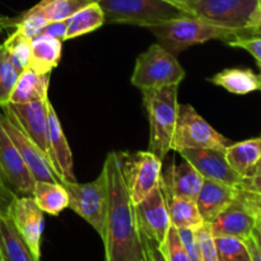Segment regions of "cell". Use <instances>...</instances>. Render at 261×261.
<instances>
[{"instance_id": "obj_1", "label": "cell", "mask_w": 261, "mask_h": 261, "mask_svg": "<svg viewBox=\"0 0 261 261\" xmlns=\"http://www.w3.org/2000/svg\"><path fill=\"white\" fill-rule=\"evenodd\" d=\"M109 184V211L102 239L106 261H143L147 246L135 216L134 203L125 185L116 152H110L103 163Z\"/></svg>"}, {"instance_id": "obj_2", "label": "cell", "mask_w": 261, "mask_h": 261, "mask_svg": "<svg viewBox=\"0 0 261 261\" xmlns=\"http://www.w3.org/2000/svg\"><path fill=\"white\" fill-rule=\"evenodd\" d=\"M145 28L157 37L161 46L175 56L190 46L211 40L224 41L227 43L239 35L236 31L212 24L194 15L153 23Z\"/></svg>"}, {"instance_id": "obj_3", "label": "cell", "mask_w": 261, "mask_h": 261, "mask_svg": "<svg viewBox=\"0 0 261 261\" xmlns=\"http://www.w3.org/2000/svg\"><path fill=\"white\" fill-rule=\"evenodd\" d=\"M178 86L143 89V106L149 121V150L161 161L171 150L178 114Z\"/></svg>"}, {"instance_id": "obj_4", "label": "cell", "mask_w": 261, "mask_h": 261, "mask_svg": "<svg viewBox=\"0 0 261 261\" xmlns=\"http://www.w3.org/2000/svg\"><path fill=\"white\" fill-rule=\"evenodd\" d=\"M98 4L106 22L144 28L153 23L193 15L180 5L166 0H99Z\"/></svg>"}, {"instance_id": "obj_5", "label": "cell", "mask_w": 261, "mask_h": 261, "mask_svg": "<svg viewBox=\"0 0 261 261\" xmlns=\"http://www.w3.org/2000/svg\"><path fill=\"white\" fill-rule=\"evenodd\" d=\"M185 75L176 56L157 42L138 56L130 81L133 86L143 91L178 86Z\"/></svg>"}, {"instance_id": "obj_6", "label": "cell", "mask_w": 261, "mask_h": 261, "mask_svg": "<svg viewBox=\"0 0 261 261\" xmlns=\"http://www.w3.org/2000/svg\"><path fill=\"white\" fill-rule=\"evenodd\" d=\"M61 184L68 193V208L91 224L99 237L103 239L109 211V184L103 168L92 182L65 181Z\"/></svg>"}, {"instance_id": "obj_7", "label": "cell", "mask_w": 261, "mask_h": 261, "mask_svg": "<svg viewBox=\"0 0 261 261\" xmlns=\"http://www.w3.org/2000/svg\"><path fill=\"white\" fill-rule=\"evenodd\" d=\"M231 144V140L217 132L191 105H178L177 121L171 142V150H226Z\"/></svg>"}, {"instance_id": "obj_8", "label": "cell", "mask_w": 261, "mask_h": 261, "mask_svg": "<svg viewBox=\"0 0 261 261\" xmlns=\"http://www.w3.org/2000/svg\"><path fill=\"white\" fill-rule=\"evenodd\" d=\"M116 155L133 203H140L160 185L162 161L150 150L116 152Z\"/></svg>"}, {"instance_id": "obj_9", "label": "cell", "mask_w": 261, "mask_h": 261, "mask_svg": "<svg viewBox=\"0 0 261 261\" xmlns=\"http://www.w3.org/2000/svg\"><path fill=\"white\" fill-rule=\"evenodd\" d=\"M260 214L261 195L239 188L236 199L208 224L214 237L233 236L246 240L254 232Z\"/></svg>"}, {"instance_id": "obj_10", "label": "cell", "mask_w": 261, "mask_h": 261, "mask_svg": "<svg viewBox=\"0 0 261 261\" xmlns=\"http://www.w3.org/2000/svg\"><path fill=\"white\" fill-rule=\"evenodd\" d=\"M260 8L261 0H196L188 10L194 17L240 35Z\"/></svg>"}, {"instance_id": "obj_11", "label": "cell", "mask_w": 261, "mask_h": 261, "mask_svg": "<svg viewBox=\"0 0 261 261\" xmlns=\"http://www.w3.org/2000/svg\"><path fill=\"white\" fill-rule=\"evenodd\" d=\"M46 101L28 102V103H7L2 109L3 114L12 117L17 122L18 126L24 132V134L37 145L38 149L51 163L58 177L60 178L58 168H56L55 158H54L53 150L50 147V142H48Z\"/></svg>"}, {"instance_id": "obj_12", "label": "cell", "mask_w": 261, "mask_h": 261, "mask_svg": "<svg viewBox=\"0 0 261 261\" xmlns=\"http://www.w3.org/2000/svg\"><path fill=\"white\" fill-rule=\"evenodd\" d=\"M134 208L143 241L160 247L171 227L167 205L160 185L140 203L134 204Z\"/></svg>"}, {"instance_id": "obj_13", "label": "cell", "mask_w": 261, "mask_h": 261, "mask_svg": "<svg viewBox=\"0 0 261 261\" xmlns=\"http://www.w3.org/2000/svg\"><path fill=\"white\" fill-rule=\"evenodd\" d=\"M7 214L18 233L28 245L32 254L41 259V240L43 232V212L32 196H14L7 209Z\"/></svg>"}, {"instance_id": "obj_14", "label": "cell", "mask_w": 261, "mask_h": 261, "mask_svg": "<svg viewBox=\"0 0 261 261\" xmlns=\"http://www.w3.org/2000/svg\"><path fill=\"white\" fill-rule=\"evenodd\" d=\"M0 124L4 127L7 134L14 143L18 152L22 155L23 161L30 168L35 181H48V182H60V178L56 175L55 170L37 148V145L24 134L22 129L12 117L0 112Z\"/></svg>"}, {"instance_id": "obj_15", "label": "cell", "mask_w": 261, "mask_h": 261, "mask_svg": "<svg viewBox=\"0 0 261 261\" xmlns=\"http://www.w3.org/2000/svg\"><path fill=\"white\" fill-rule=\"evenodd\" d=\"M0 171L5 182L9 184L15 193L23 196H32L35 177L2 124H0Z\"/></svg>"}, {"instance_id": "obj_16", "label": "cell", "mask_w": 261, "mask_h": 261, "mask_svg": "<svg viewBox=\"0 0 261 261\" xmlns=\"http://www.w3.org/2000/svg\"><path fill=\"white\" fill-rule=\"evenodd\" d=\"M204 178L218 181L229 186H237L242 180L226 160L224 150L216 149H184L178 152Z\"/></svg>"}, {"instance_id": "obj_17", "label": "cell", "mask_w": 261, "mask_h": 261, "mask_svg": "<svg viewBox=\"0 0 261 261\" xmlns=\"http://www.w3.org/2000/svg\"><path fill=\"white\" fill-rule=\"evenodd\" d=\"M46 107H47V129H48V142H50L51 150H53L54 158H55L56 168H58L59 176H60L61 182L65 181L75 180L74 175V162L71 149L69 147V143L66 140L65 134L63 132V126L54 110L51 102L46 101Z\"/></svg>"}, {"instance_id": "obj_18", "label": "cell", "mask_w": 261, "mask_h": 261, "mask_svg": "<svg viewBox=\"0 0 261 261\" xmlns=\"http://www.w3.org/2000/svg\"><path fill=\"white\" fill-rule=\"evenodd\" d=\"M237 194H239L237 186H229L218 181L204 178L203 186L195 199L198 211L204 223H211L236 199Z\"/></svg>"}, {"instance_id": "obj_19", "label": "cell", "mask_w": 261, "mask_h": 261, "mask_svg": "<svg viewBox=\"0 0 261 261\" xmlns=\"http://www.w3.org/2000/svg\"><path fill=\"white\" fill-rule=\"evenodd\" d=\"M161 182L175 195L195 200L203 186L204 177L185 161L181 165L170 163L166 172L161 176Z\"/></svg>"}, {"instance_id": "obj_20", "label": "cell", "mask_w": 261, "mask_h": 261, "mask_svg": "<svg viewBox=\"0 0 261 261\" xmlns=\"http://www.w3.org/2000/svg\"><path fill=\"white\" fill-rule=\"evenodd\" d=\"M160 188L165 196L171 226L175 227L176 229H193V231L203 226L204 221L194 199L175 195L170 190H167L161 181Z\"/></svg>"}, {"instance_id": "obj_21", "label": "cell", "mask_w": 261, "mask_h": 261, "mask_svg": "<svg viewBox=\"0 0 261 261\" xmlns=\"http://www.w3.org/2000/svg\"><path fill=\"white\" fill-rule=\"evenodd\" d=\"M63 41L46 35H37L32 38V50L28 66L25 69L38 74H48L61 60Z\"/></svg>"}, {"instance_id": "obj_22", "label": "cell", "mask_w": 261, "mask_h": 261, "mask_svg": "<svg viewBox=\"0 0 261 261\" xmlns=\"http://www.w3.org/2000/svg\"><path fill=\"white\" fill-rule=\"evenodd\" d=\"M50 75L51 73L38 74L30 69H24L13 88L9 103L46 101L48 98Z\"/></svg>"}, {"instance_id": "obj_23", "label": "cell", "mask_w": 261, "mask_h": 261, "mask_svg": "<svg viewBox=\"0 0 261 261\" xmlns=\"http://www.w3.org/2000/svg\"><path fill=\"white\" fill-rule=\"evenodd\" d=\"M0 261H40L18 233L7 213H0Z\"/></svg>"}, {"instance_id": "obj_24", "label": "cell", "mask_w": 261, "mask_h": 261, "mask_svg": "<svg viewBox=\"0 0 261 261\" xmlns=\"http://www.w3.org/2000/svg\"><path fill=\"white\" fill-rule=\"evenodd\" d=\"M228 165L242 177L251 176L261 160V137L232 143L224 150Z\"/></svg>"}, {"instance_id": "obj_25", "label": "cell", "mask_w": 261, "mask_h": 261, "mask_svg": "<svg viewBox=\"0 0 261 261\" xmlns=\"http://www.w3.org/2000/svg\"><path fill=\"white\" fill-rule=\"evenodd\" d=\"M208 81L233 94H247L256 91L261 92V74L254 73L251 69H224L209 78Z\"/></svg>"}, {"instance_id": "obj_26", "label": "cell", "mask_w": 261, "mask_h": 261, "mask_svg": "<svg viewBox=\"0 0 261 261\" xmlns=\"http://www.w3.org/2000/svg\"><path fill=\"white\" fill-rule=\"evenodd\" d=\"M32 198L38 208L50 216H59L64 209L68 208V193L61 182L35 181Z\"/></svg>"}, {"instance_id": "obj_27", "label": "cell", "mask_w": 261, "mask_h": 261, "mask_svg": "<svg viewBox=\"0 0 261 261\" xmlns=\"http://www.w3.org/2000/svg\"><path fill=\"white\" fill-rule=\"evenodd\" d=\"M66 22H68V30H66L65 40H73L79 36L98 30L106 23V19H105L103 10L98 3H89L75 14L68 18Z\"/></svg>"}, {"instance_id": "obj_28", "label": "cell", "mask_w": 261, "mask_h": 261, "mask_svg": "<svg viewBox=\"0 0 261 261\" xmlns=\"http://www.w3.org/2000/svg\"><path fill=\"white\" fill-rule=\"evenodd\" d=\"M89 0H41L35 7L48 22L65 20L88 5Z\"/></svg>"}, {"instance_id": "obj_29", "label": "cell", "mask_w": 261, "mask_h": 261, "mask_svg": "<svg viewBox=\"0 0 261 261\" xmlns=\"http://www.w3.org/2000/svg\"><path fill=\"white\" fill-rule=\"evenodd\" d=\"M48 23V20L40 13L36 7H32L27 12L22 13L19 17L15 18H2L3 28L14 27L19 32L27 37L33 38L41 32L43 27Z\"/></svg>"}, {"instance_id": "obj_30", "label": "cell", "mask_w": 261, "mask_h": 261, "mask_svg": "<svg viewBox=\"0 0 261 261\" xmlns=\"http://www.w3.org/2000/svg\"><path fill=\"white\" fill-rule=\"evenodd\" d=\"M20 73L22 70L15 66L4 46L0 45V107L9 103L10 94Z\"/></svg>"}, {"instance_id": "obj_31", "label": "cell", "mask_w": 261, "mask_h": 261, "mask_svg": "<svg viewBox=\"0 0 261 261\" xmlns=\"http://www.w3.org/2000/svg\"><path fill=\"white\" fill-rule=\"evenodd\" d=\"M3 46L8 51L15 66L22 71L24 70L28 66V63H30L31 50H32V38L27 37L22 32L15 30L4 41Z\"/></svg>"}, {"instance_id": "obj_32", "label": "cell", "mask_w": 261, "mask_h": 261, "mask_svg": "<svg viewBox=\"0 0 261 261\" xmlns=\"http://www.w3.org/2000/svg\"><path fill=\"white\" fill-rule=\"evenodd\" d=\"M219 261H251L244 240L233 236L214 237Z\"/></svg>"}, {"instance_id": "obj_33", "label": "cell", "mask_w": 261, "mask_h": 261, "mask_svg": "<svg viewBox=\"0 0 261 261\" xmlns=\"http://www.w3.org/2000/svg\"><path fill=\"white\" fill-rule=\"evenodd\" d=\"M158 249L162 252L166 261H190L188 251L178 236L177 229L173 226L170 227L165 242Z\"/></svg>"}, {"instance_id": "obj_34", "label": "cell", "mask_w": 261, "mask_h": 261, "mask_svg": "<svg viewBox=\"0 0 261 261\" xmlns=\"http://www.w3.org/2000/svg\"><path fill=\"white\" fill-rule=\"evenodd\" d=\"M196 242H198L199 250H200L201 260L203 261H219L218 251H217L216 241L214 236L211 231V227L208 223H204L203 226L195 229Z\"/></svg>"}, {"instance_id": "obj_35", "label": "cell", "mask_w": 261, "mask_h": 261, "mask_svg": "<svg viewBox=\"0 0 261 261\" xmlns=\"http://www.w3.org/2000/svg\"><path fill=\"white\" fill-rule=\"evenodd\" d=\"M227 45L232 47L242 48L254 56L261 74V36H236L229 40Z\"/></svg>"}, {"instance_id": "obj_36", "label": "cell", "mask_w": 261, "mask_h": 261, "mask_svg": "<svg viewBox=\"0 0 261 261\" xmlns=\"http://www.w3.org/2000/svg\"><path fill=\"white\" fill-rule=\"evenodd\" d=\"M177 233L188 251L190 261H203L201 260L200 250H199L198 242H196L195 231L193 229H177Z\"/></svg>"}, {"instance_id": "obj_37", "label": "cell", "mask_w": 261, "mask_h": 261, "mask_svg": "<svg viewBox=\"0 0 261 261\" xmlns=\"http://www.w3.org/2000/svg\"><path fill=\"white\" fill-rule=\"evenodd\" d=\"M66 30H68V22L65 20H56V22H48L45 27L41 30L38 35H46L50 37L58 38L60 41H65Z\"/></svg>"}, {"instance_id": "obj_38", "label": "cell", "mask_w": 261, "mask_h": 261, "mask_svg": "<svg viewBox=\"0 0 261 261\" xmlns=\"http://www.w3.org/2000/svg\"><path fill=\"white\" fill-rule=\"evenodd\" d=\"M14 196H17V194H14L8 188L2 171H0V213H7L8 206H9L10 201L14 199Z\"/></svg>"}, {"instance_id": "obj_39", "label": "cell", "mask_w": 261, "mask_h": 261, "mask_svg": "<svg viewBox=\"0 0 261 261\" xmlns=\"http://www.w3.org/2000/svg\"><path fill=\"white\" fill-rule=\"evenodd\" d=\"M240 189L250 191V193L257 194L261 195V176H247V177H242L241 182L239 185Z\"/></svg>"}, {"instance_id": "obj_40", "label": "cell", "mask_w": 261, "mask_h": 261, "mask_svg": "<svg viewBox=\"0 0 261 261\" xmlns=\"http://www.w3.org/2000/svg\"><path fill=\"white\" fill-rule=\"evenodd\" d=\"M245 244H246L247 250H249L250 257H251V261H261V247L260 245L257 244L256 239H255L254 234L247 237L246 240H244Z\"/></svg>"}, {"instance_id": "obj_41", "label": "cell", "mask_w": 261, "mask_h": 261, "mask_svg": "<svg viewBox=\"0 0 261 261\" xmlns=\"http://www.w3.org/2000/svg\"><path fill=\"white\" fill-rule=\"evenodd\" d=\"M148 246V250H149V254H150V259L152 261H166L165 257H163L162 252L160 251V249H158V246H155V245H152V244H148V242H145Z\"/></svg>"}, {"instance_id": "obj_42", "label": "cell", "mask_w": 261, "mask_h": 261, "mask_svg": "<svg viewBox=\"0 0 261 261\" xmlns=\"http://www.w3.org/2000/svg\"><path fill=\"white\" fill-rule=\"evenodd\" d=\"M252 234H254L255 239H256V241H257V244H259L261 247V214L257 217L256 226H255V229H254V232H252Z\"/></svg>"}, {"instance_id": "obj_43", "label": "cell", "mask_w": 261, "mask_h": 261, "mask_svg": "<svg viewBox=\"0 0 261 261\" xmlns=\"http://www.w3.org/2000/svg\"><path fill=\"white\" fill-rule=\"evenodd\" d=\"M166 2H170V3H173V4H177L180 5V7H182L184 9L188 10V8L190 7V5H193L194 3L196 2V0H166ZM189 12V10H188ZM190 13V12H189Z\"/></svg>"}, {"instance_id": "obj_44", "label": "cell", "mask_w": 261, "mask_h": 261, "mask_svg": "<svg viewBox=\"0 0 261 261\" xmlns=\"http://www.w3.org/2000/svg\"><path fill=\"white\" fill-rule=\"evenodd\" d=\"M252 175H255V176H261V160L259 161V162H257V165L255 166L254 172H252ZM252 175H251V176H252Z\"/></svg>"}, {"instance_id": "obj_45", "label": "cell", "mask_w": 261, "mask_h": 261, "mask_svg": "<svg viewBox=\"0 0 261 261\" xmlns=\"http://www.w3.org/2000/svg\"><path fill=\"white\" fill-rule=\"evenodd\" d=\"M145 246H147V244H145ZM143 261H152L150 259V254H149V250H148V246H147V252H145V257Z\"/></svg>"}, {"instance_id": "obj_46", "label": "cell", "mask_w": 261, "mask_h": 261, "mask_svg": "<svg viewBox=\"0 0 261 261\" xmlns=\"http://www.w3.org/2000/svg\"><path fill=\"white\" fill-rule=\"evenodd\" d=\"M3 30V24H2V18H0V31Z\"/></svg>"}, {"instance_id": "obj_47", "label": "cell", "mask_w": 261, "mask_h": 261, "mask_svg": "<svg viewBox=\"0 0 261 261\" xmlns=\"http://www.w3.org/2000/svg\"><path fill=\"white\" fill-rule=\"evenodd\" d=\"M89 2H93V3H98L99 0H89Z\"/></svg>"}, {"instance_id": "obj_48", "label": "cell", "mask_w": 261, "mask_h": 261, "mask_svg": "<svg viewBox=\"0 0 261 261\" xmlns=\"http://www.w3.org/2000/svg\"><path fill=\"white\" fill-rule=\"evenodd\" d=\"M260 36H261V35H260Z\"/></svg>"}]
</instances>
